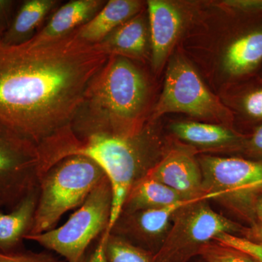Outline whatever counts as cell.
<instances>
[{"label": "cell", "instance_id": "6da1fadb", "mask_svg": "<svg viewBox=\"0 0 262 262\" xmlns=\"http://www.w3.org/2000/svg\"><path fill=\"white\" fill-rule=\"evenodd\" d=\"M108 58L76 30L40 44L10 46L0 39V122L38 145L71 125Z\"/></svg>", "mask_w": 262, "mask_h": 262}, {"label": "cell", "instance_id": "7a4b0ae2", "mask_svg": "<svg viewBox=\"0 0 262 262\" xmlns=\"http://www.w3.org/2000/svg\"><path fill=\"white\" fill-rule=\"evenodd\" d=\"M149 98L145 75L129 58L110 56L88 85L71 127L76 136H139Z\"/></svg>", "mask_w": 262, "mask_h": 262}, {"label": "cell", "instance_id": "3957f363", "mask_svg": "<svg viewBox=\"0 0 262 262\" xmlns=\"http://www.w3.org/2000/svg\"><path fill=\"white\" fill-rule=\"evenodd\" d=\"M141 134L131 139L107 135L81 138L69 125L38 144L42 177L53 165L71 156L85 157L103 170L113 191L111 217L103 236L110 234L131 188L148 170L139 139Z\"/></svg>", "mask_w": 262, "mask_h": 262}, {"label": "cell", "instance_id": "277c9868", "mask_svg": "<svg viewBox=\"0 0 262 262\" xmlns=\"http://www.w3.org/2000/svg\"><path fill=\"white\" fill-rule=\"evenodd\" d=\"M104 177L97 164L83 156L68 157L51 167L39 181L37 208L28 234L54 229L65 213L82 206Z\"/></svg>", "mask_w": 262, "mask_h": 262}, {"label": "cell", "instance_id": "5b68a950", "mask_svg": "<svg viewBox=\"0 0 262 262\" xmlns=\"http://www.w3.org/2000/svg\"><path fill=\"white\" fill-rule=\"evenodd\" d=\"M112 208L113 191L104 177L63 225L42 233L28 234L25 239L56 253L66 262H86L90 245L107 230Z\"/></svg>", "mask_w": 262, "mask_h": 262}, {"label": "cell", "instance_id": "8992f818", "mask_svg": "<svg viewBox=\"0 0 262 262\" xmlns=\"http://www.w3.org/2000/svg\"><path fill=\"white\" fill-rule=\"evenodd\" d=\"M203 190L250 225L262 194V162L239 158L202 156L198 160Z\"/></svg>", "mask_w": 262, "mask_h": 262}, {"label": "cell", "instance_id": "52a82bcc", "mask_svg": "<svg viewBox=\"0 0 262 262\" xmlns=\"http://www.w3.org/2000/svg\"><path fill=\"white\" fill-rule=\"evenodd\" d=\"M208 201L196 200L176 212L154 262H189L220 234L243 236L246 227L214 211Z\"/></svg>", "mask_w": 262, "mask_h": 262}, {"label": "cell", "instance_id": "ba28073f", "mask_svg": "<svg viewBox=\"0 0 262 262\" xmlns=\"http://www.w3.org/2000/svg\"><path fill=\"white\" fill-rule=\"evenodd\" d=\"M41 158L35 142L0 122V203L13 209L39 189Z\"/></svg>", "mask_w": 262, "mask_h": 262}, {"label": "cell", "instance_id": "9c48e42d", "mask_svg": "<svg viewBox=\"0 0 262 262\" xmlns=\"http://www.w3.org/2000/svg\"><path fill=\"white\" fill-rule=\"evenodd\" d=\"M173 113L220 120L225 118L227 113L192 66L181 57L174 58L168 66L163 92L155 106L153 118Z\"/></svg>", "mask_w": 262, "mask_h": 262}, {"label": "cell", "instance_id": "30bf717a", "mask_svg": "<svg viewBox=\"0 0 262 262\" xmlns=\"http://www.w3.org/2000/svg\"><path fill=\"white\" fill-rule=\"evenodd\" d=\"M199 199L205 198L179 201L162 208L122 213L110 233L121 236L155 254L168 234L176 212Z\"/></svg>", "mask_w": 262, "mask_h": 262}, {"label": "cell", "instance_id": "8fae6325", "mask_svg": "<svg viewBox=\"0 0 262 262\" xmlns=\"http://www.w3.org/2000/svg\"><path fill=\"white\" fill-rule=\"evenodd\" d=\"M144 176L155 179L179 193L185 200L206 198L203 190V176L199 162L190 151L174 149L150 167Z\"/></svg>", "mask_w": 262, "mask_h": 262}, {"label": "cell", "instance_id": "7c38bea8", "mask_svg": "<svg viewBox=\"0 0 262 262\" xmlns=\"http://www.w3.org/2000/svg\"><path fill=\"white\" fill-rule=\"evenodd\" d=\"M147 5L149 16L151 64L160 70L177 40L182 24V16L178 8L163 0H149Z\"/></svg>", "mask_w": 262, "mask_h": 262}, {"label": "cell", "instance_id": "4fadbf2b", "mask_svg": "<svg viewBox=\"0 0 262 262\" xmlns=\"http://www.w3.org/2000/svg\"><path fill=\"white\" fill-rule=\"evenodd\" d=\"M105 3L103 0H72L66 3L57 8L46 27L29 42L40 44L68 35L94 18Z\"/></svg>", "mask_w": 262, "mask_h": 262}, {"label": "cell", "instance_id": "5bb4252c", "mask_svg": "<svg viewBox=\"0 0 262 262\" xmlns=\"http://www.w3.org/2000/svg\"><path fill=\"white\" fill-rule=\"evenodd\" d=\"M143 3L137 0H110L94 18L76 29L77 36L90 44H98L129 19L139 14Z\"/></svg>", "mask_w": 262, "mask_h": 262}, {"label": "cell", "instance_id": "9a60e30c", "mask_svg": "<svg viewBox=\"0 0 262 262\" xmlns=\"http://www.w3.org/2000/svg\"><path fill=\"white\" fill-rule=\"evenodd\" d=\"M148 38L145 20L139 13L117 27L97 45L108 56L141 59L146 56Z\"/></svg>", "mask_w": 262, "mask_h": 262}, {"label": "cell", "instance_id": "2e32d148", "mask_svg": "<svg viewBox=\"0 0 262 262\" xmlns=\"http://www.w3.org/2000/svg\"><path fill=\"white\" fill-rule=\"evenodd\" d=\"M39 189L33 191L8 213L0 212V251L12 252L18 247L32 229Z\"/></svg>", "mask_w": 262, "mask_h": 262}, {"label": "cell", "instance_id": "e0dca14e", "mask_svg": "<svg viewBox=\"0 0 262 262\" xmlns=\"http://www.w3.org/2000/svg\"><path fill=\"white\" fill-rule=\"evenodd\" d=\"M57 0H26L20 3L9 29L2 42L17 46L28 42L52 10L59 5Z\"/></svg>", "mask_w": 262, "mask_h": 262}, {"label": "cell", "instance_id": "ac0fdd59", "mask_svg": "<svg viewBox=\"0 0 262 262\" xmlns=\"http://www.w3.org/2000/svg\"><path fill=\"white\" fill-rule=\"evenodd\" d=\"M182 201L189 200L184 199L179 193L165 184L143 176L131 188L122 213L162 208Z\"/></svg>", "mask_w": 262, "mask_h": 262}, {"label": "cell", "instance_id": "d6986e66", "mask_svg": "<svg viewBox=\"0 0 262 262\" xmlns=\"http://www.w3.org/2000/svg\"><path fill=\"white\" fill-rule=\"evenodd\" d=\"M172 132L182 140L201 147L232 146L241 140L238 135L227 127L199 122H175Z\"/></svg>", "mask_w": 262, "mask_h": 262}, {"label": "cell", "instance_id": "ffe728a7", "mask_svg": "<svg viewBox=\"0 0 262 262\" xmlns=\"http://www.w3.org/2000/svg\"><path fill=\"white\" fill-rule=\"evenodd\" d=\"M262 60V29L248 33L229 45L224 67L230 75H245L254 70Z\"/></svg>", "mask_w": 262, "mask_h": 262}, {"label": "cell", "instance_id": "44dd1931", "mask_svg": "<svg viewBox=\"0 0 262 262\" xmlns=\"http://www.w3.org/2000/svg\"><path fill=\"white\" fill-rule=\"evenodd\" d=\"M100 242L106 262H154V253L121 236L102 235Z\"/></svg>", "mask_w": 262, "mask_h": 262}, {"label": "cell", "instance_id": "7402d4cb", "mask_svg": "<svg viewBox=\"0 0 262 262\" xmlns=\"http://www.w3.org/2000/svg\"><path fill=\"white\" fill-rule=\"evenodd\" d=\"M198 256L206 262H256L237 248L215 241L205 245Z\"/></svg>", "mask_w": 262, "mask_h": 262}, {"label": "cell", "instance_id": "603a6c76", "mask_svg": "<svg viewBox=\"0 0 262 262\" xmlns=\"http://www.w3.org/2000/svg\"><path fill=\"white\" fill-rule=\"evenodd\" d=\"M213 241L237 248L251 256L256 262H262V244L250 241L242 236L228 233L220 234Z\"/></svg>", "mask_w": 262, "mask_h": 262}, {"label": "cell", "instance_id": "cb8c5ba5", "mask_svg": "<svg viewBox=\"0 0 262 262\" xmlns=\"http://www.w3.org/2000/svg\"><path fill=\"white\" fill-rule=\"evenodd\" d=\"M0 262H66L64 260L46 252L18 251L12 252L0 251Z\"/></svg>", "mask_w": 262, "mask_h": 262}, {"label": "cell", "instance_id": "d4e9b609", "mask_svg": "<svg viewBox=\"0 0 262 262\" xmlns=\"http://www.w3.org/2000/svg\"><path fill=\"white\" fill-rule=\"evenodd\" d=\"M18 5V2L13 0H0V39L9 29Z\"/></svg>", "mask_w": 262, "mask_h": 262}, {"label": "cell", "instance_id": "484cf974", "mask_svg": "<svg viewBox=\"0 0 262 262\" xmlns=\"http://www.w3.org/2000/svg\"><path fill=\"white\" fill-rule=\"evenodd\" d=\"M244 107L250 116L262 119V89L248 94L244 100Z\"/></svg>", "mask_w": 262, "mask_h": 262}, {"label": "cell", "instance_id": "4316f807", "mask_svg": "<svg viewBox=\"0 0 262 262\" xmlns=\"http://www.w3.org/2000/svg\"><path fill=\"white\" fill-rule=\"evenodd\" d=\"M223 4L244 12L262 11V0H228Z\"/></svg>", "mask_w": 262, "mask_h": 262}, {"label": "cell", "instance_id": "83f0119b", "mask_svg": "<svg viewBox=\"0 0 262 262\" xmlns=\"http://www.w3.org/2000/svg\"><path fill=\"white\" fill-rule=\"evenodd\" d=\"M247 146L252 154L262 157V125L254 131L248 141Z\"/></svg>", "mask_w": 262, "mask_h": 262}, {"label": "cell", "instance_id": "f1b7e54d", "mask_svg": "<svg viewBox=\"0 0 262 262\" xmlns=\"http://www.w3.org/2000/svg\"><path fill=\"white\" fill-rule=\"evenodd\" d=\"M242 237L262 244V220L257 221L250 227H246Z\"/></svg>", "mask_w": 262, "mask_h": 262}, {"label": "cell", "instance_id": "f546056e", "mask_svg": "<svg viewBox=\"0 0 262 262\" xmlns=\"http://www.w3.org/2000/svg\"><path fill=\"white\" fill-rule=\"evenodd\" d=\"M86 262H106L104 254H103V246L101 242L98 244L97 248H96L95 252L93 253L91 257Z\"/></svg>", "mask_w": 262, "mask_h": 262}, {"label": "cell", "instance_id": "4dcf8cb0", "mask_svg": "<svg viewBox=\"0 0 262 262\" xmlns=\"http://www.w3.org/2000/svg\"><path fill=\"white\" fill-rule=\"evenodd\" d=\"M254 216L255 222L262 220V194L258 196L255 203Z\"/></svg>", "mask_w": 262, "mask_h": 262}, {"label": "cell", "instance_id": "1f68e13d", "mask_svg": "<svg viewBox=\"0 0 262 262\" xmlns=\"http://www.w3.org/2000/svg\"><path fill=\"white\" fill-rule=\"evenodd\" d=\"M196 262H206V261H203V260L202 259V258L201 257H200V259L198 260V261H196Z\"/></svg>", "mask_w": 262, "mask_h": 262}, {"label": "cell", "instance_id": "d6a6232c", "mask_svg": "<svg viewBox=\"0 0 262 262\" xmlns=\"http://www.w3.org/2000/svg\"><path fill=\"white\" fill-rule=\"evenodd\" d=\"M1 206H2L1 203H0V207H1Z\"/></svg>", "mask_w": 262, "mask_h": 262}]
</instances>
